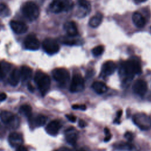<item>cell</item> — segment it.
Wrapping results in <instances>:
<instances>
[{
    "mask_svg": "<svg viewBox=\"0 0 151 151\" xmlns=\"http://www.w3.org/2000/svg\"><path fill=\"white\" fill-rule=\"evenodd\" d=\"M34 81L42 96H44L48 91L51 81L50 77L41 70H37L34 76Z\"/></svg>",
    "mask_w": 151,
    "mask_h": 151,
    "instance_id": "obj_1",
    "label": "cell"
},
{
    "mask_svg": "<svg viewBox=\"0 0 151 151\" xmlns=\"http://www.w3.org/2000/svg\"><path fill=\"white\" fill-rule=\"evenodd\" d=\"M22 14L29 21H34L38 18L40 15V9L36 4L32 1L25 2L21 8Z\"/></svg>",
    "mask_w": 151,
    "mask_h": 151,
    "instance_id": "obj_2",
    "label": "cell"
},
{
    "mask_svg": "<svg viewBox=\"0 0 151 151\" xmlns=\"http://www.w3.org/2000/svg\"><path fill=\"white\" fill-rule=\"evenodd\" d=\"M122 69L127 77L132 78L134 74H140L142 71L139 62L135 59L124 61L122 64Z\"/></svg>",
    "mask_w": 151,
    "mask_h": 151,
    "instance_id": "obj_3",
    "label": "cell"
},
{
    "mask_svg": "<svg viewBox=\"0 0 151 151\" xmlns=\"http://www.w3.org/2000/svg\"><path fill=\"white\" fill-rule=\"evenodd\" d=\"M73 6L72 0H53L50 5V9L54 13H60L70 10Z\"/></svg>",
    "mask_w": 151,
    "mask_h": 151,
    "instance_id": "obj_4",
    "label": "cell"
},
{
    "mask_svg": "<svg viewBox=\"0 0 151 151\" xmlns=\"http://www.w3.org/2000/svg\"><path fill=\"white\" fill-rule=\"evenodd\" d=\"M134 123L142 130H147L151 127V119L144 113H137L133 117Z\"/></svg>",
    "mask_w": 151,
    "mask_h": 151,
    "instance_id": "obj_5",
    "label": "cell"
},
{
    "mask_svg": "<svg viewBox=\"0 0 151 151\" xmlns=\"http://www.w3.org/2000/svg\"><path fill=\"white\" fill-rule=\"evenodd\" d=\"M52 74L53 78L57 82L62 84L66 83L70 77L69 72L64 68H57L54 69L52 72Z\"/></svg>",
    "mask_w": 151,
    "mask_h": 151,
    "instance_id": "obj_6",
    "label": "cell"
},
{
    "mask_svg": "<svg viewBox=\"0 0 151 151\" xmlns=\"http://www.w3.org/2000/svg\"><path fill=\"white\" fill-rule=\"evenodd\" d=\"M42 47L47 53L51 55L57 53L60 50V46L57 42L51 38H47L44 40Z\"/></svg>",
    "mask_w": 151,
    "mask_h": 151,
    "instance_id": "obj_7",
    "label": "cell"
},
{
    "mask_svg": "<svg viewBox=\"0 0 151 151\" xmlns=\"http://www.w3.org/2000/svg\"><path fill=\"white\" fill-rule=\"evenodd\" d=\"M84 88V80L80 74H75L71 82L70 90L73 93L80 92Z\"/></svg>",
    "mask_w": 151,
    "mask_h": 151,
    "instance_id": "obj_8",
    "label": "cell"
},
{
    "mask_svg": "<svg viewBox=\"0 0 151 151\" xmlns=\"http://www.w3.org/2000/svg\"><path fill=\"white\" fill-rule=\"evenodd\" d=\"M24 46L26 49L29 50H37L40 48V43L37 37L32 34H29L24 40Z\"/></svg>",
    "mask_w": 151,
    "mask_h": 151,
    "instance_id": "obj_9",
    "label": "cell"
},
{
    "mask_svg": "<svg viewBox=\"0 0 151 151\" xmlns=\"http://www.w3.org/2000/svg\"><path fill=\"white\" fill-rule=\"evenodd\" d=\"M133 91L137 95L142 96L145 94L147 90L146 82L143 80H137L132 86Z\"/></svg>",
    "mask_w": 151,
    "mask_h": 151,
    "instance_id": "obj_10",
    "label": "cell"
},
{
    "mask_svg": "<svg viewBox=\"0 0 151 151\" xmlns=\"http://www.w3.org/2000/svg\"><path fill=\"white\" fill-rule=\"evenodd\" d=\"M8 141L10 145L13 147H18L22 145L24 140L22 135L17 132L11 133L8 137Z\"/></svg>",
    "mask_w": 151,
    "mask_h": 151,
    "instance_id": "obj_11",
    "label": "cell"
},
{
    "mask_svg": "<svg viewBox=\"0 0 151 151\" xmlns=\"http://www.w3.org/2000/svg\"><path fill=\"white\" fill-rule=\"evenodd\" d=\"M10 27L14 32L18 34H24L28 30V27L25 23L18 21H11Z\"/></svg>",
    "mask_w": 151,
    "mask_h": 151,
    "instance_id": "obj_12",
    "label": "cell"
},
{
    "mask_svg": "<svg viewBox=\"0 0 151 151\" xmlns=\"http://www.w3.org/2000/svg\"><path fill=\"white\" fill-rule=\"evenodd\" d=\"M61 127V123L58 120H55L50 122L45 127L47 133L51 136H55L58 134Z\"/></svg>",
    "mask_w": 151,
    "mask_h": 151,
    "instance_id": "obj_13",
    "label": "cell"
},
{
    "mask_svg": "<svg viewBox=\"0 0 151 151\" xmlns=\"http://www.w3.org/2000/svg\"><path fill=\"white\" fill-rule=\"evenodd\" d=\"M0 117L2 122L7 125L12 126L14 123L16 122V117L11 112L6 110L1 111Z\"/></svg>",
    "mask_w": 151,
    "mask_h": 151,
    "instance_id": "obj_14",
    "label": "cell"
},
{
    "mask_svg": "<svg viewBox=\"0 0 151 151\" xmlns=\"http://www.w3.org/2000/svg\"><path fill=\"white\" fill-rule=\"evenodd\" d=\"M78 138V132L76 129L71 127L65 131V139L67 142L71 145H75Z\"/></svg>",
    "mask_w": 151,
    "mask_h": 151,
    "instance_id": "obj_15",
    "label": "cell"
},
{
    "mask_svg": "<svg viewBox=\"0 0 151 151\" xmlns=\"http://www.w3.org/2000/svg\"><path fill=\"white\" fill-rule=\"evenodd\" d=\"M116 65L112 61H107L105 62L102 66V73L105 76L111 75L116 70Z\"/></svg>",
    "mask_w": 151,
    "mask_h": 151,
    "instance_id": "obj_16",
    "label": "cell"
},
{
    "mask_svg": "<svg viewBox=\"0 0 151 151\" xmlns=\"http://www.w3.org/2000/svg\"><path fill=\"white\" fill-rule=\"evenodd\" d=\"M64 27L67 34L70 37L76 36L78 33L76 24L74 21H68L65 22Z\"/></svg>",
    "mask_w": 151,
    "mask_h": 151,
    "instance_id": "obj_17",
    "label": "cell"
},
{
    "mask_svg": "<svg viewBox=\"0 0 151 151\" xmlns=\"http://www.w3.org/2000/svg\"><path fill=\"white\" fill-rule=\"evenodd\" d=\"M19 71L21 78L22 81H28L32 77V70L30 67L27 65H23L21 67V70Z\"/></svg>",
    "mask_w": 151,
    "mask_h": 151,
    "instance_id": "obj_18",
    "label": "cell"
},
{
    "mask_svg": "<svg viewBox=\"0 0 151 151\" xmlns=\"http://www.w3.org/2000/svg\"><path fill=\"white\" fill-rule=\"evenodd\" d=\"M20 78V71L17 68H15L11 71L9 75L8 81L11 86H16L19 83Z\"/></svg>",
    "mask_w": 151,
    "mask_h": 151,
    "instance_id": "obj_19",
    "label": "cell"
},
{
    "mask_svg": "<svg viewBox=\"0 0 151 151\" xmlns=\"http://www.w3.org/2000/svg\"><path fill=\"white\" fill-rule=\"evenodd\" d=\"M132 21L134 24L139 28H142L145 26L146 21L143 15L139 12H134L132 16Z\"/></svg>",
    "mask_w": 151,
    "mask_h": 151,
    "instance_id": "obj_20",
    "label": "cell"
},
{
    "mask_svg": "<svg viewBox=\"0 0 151 151\" xmlns=\"http://www.w3.org/2000/svg\"><path fill=\"white\" fill-rule=\"evenodd\" d=\"M93 90L98 94H103L107 90V86L101 81H95L92 85Z\"/></svg>",
    "mask_w": 151,
    "mask_h": 151,
    "instance_id": "obj_21",
    "label": "cell"
},
{
    "mask_svg": "<svg viewBox=\"0 0 151 151\" xmlns=\"http://www.w3.org/2000/svg\"><path fill=\"white\" fill-rule=\"evenodd\" d=\"M103 20V15L100 13H96L89 21V25L93 27H97L102 22Z\"/></svg>",
    "mask_w": 151,
    "mask_h": 151,
    "instance_id": "obj_22",
    "label": "cell"
},
{
    "mask_svg": "<svg viewBox=\"0 0 151 151\" xmlns=\"http://www.w3.org/2000/svg\"><path fill=\"white\" fill-rule=\"evenodd\" d=\"M10 68V64L6 62L0 63V80L5 76Z\"/></svg>",
    "mask_w": 151,
    "mask_h": 151,
    "instance_id": "obj_23",
    "label": "cell"
},
{
    "mask_svg": "<svg viewBox=\"0 0 151 151\" xmlns=\"http://www.w3.org/2000/svg\"><path fill=\"white\" fill-rule=\"evenodd\" d=\"M47 120L46 116L44 115H38L34 120V123H32L34 126H44Z\"/></svg>",
    "mask_w": 151,
    "mask_h": 151,
    "instance_id": "obj_24",
    "label": "cell"
},
{
    "mask_svg": "<svg viewBox=\"0 0 151 151\" xmlns=\"http://www.w3.org/2000/svg\"><path fill=\"white\" fill-rule=\"evenodd\" d=\"M20 112L27 117H29L31 115L32 108L29 105L24 104L21 106L19 109Z\"/></svg>",
    "mask_w": 151,
    "mask_h": 151,
    "instance_id": "obj_25",
    "label": "cell"
},
{
    "mask_svg": "<svg viewBox=\"0 0 151 151\" xmlns=\"http://www.w3.org/2000/svg\"><path fill=\"white\" fill-rule=\"evenodd\" d=\"M115 147L117 149H123V150H132L133 145L129 143H119L116 145Z\"/></svg>",
    "mask_w": 151,
    "mask_h": 151,
    "instance_id": "obj_26",
    "label": "cell"
},
{
    "mask_svg": "<svg viewBox=\"0 0 151 151\" xmlns=\"http://www.w3.org/2000/svg\"><path fill=\"white\" fill-rule=\"evenodd\" d=\"M9 14H10L9 9L8 8V7L4 4H0V15L2 17H6L9 15Z\"/></svg>",
    "mask_w": 151,
    "mask_h": 151,
    "instance_id": "obj_27",
    "label": "cell"
},
{
    "mask_svg": "<svg viewBox=\"0 0 151 151\" xmlns=\"http://www.w3.org/2000/svg\"><path fill=\"white\" fill-rule=\"evenodd\" d=\"M104 47L103 45H98L96 47H94V48H93L92 50V53L95 56H98L101 55L103 51H104Z\"/></svg>",
    "mask_w": 151,
    "mask_h": 151,
    "instance_id": "obj_28",
    "label": "cell"
},
{
    "mask_svg": "<svg viewBox=\"0 0 151 151\" xmlns=\"http://www.w3.org/2000/svg\"><path fill=\"white\" fill-rule=\"evenodd\" d=\"M78 4L79 5L86 10L90 9V4L87 0H78Z\"/></svg>",
    "mask_w": 151,
    "mask_h": 151,
    "instance_id": "obj_29",
    "label": "cell"
},
{
    "mask_svg": "<svg viewBox=\"0 0 151 151\" xmlns=\"http://www.w3.org/2000/svg\"><path fill=\"white\" fill-rule=\"evenodd\" d=\"M104 132H105V134H106V137H105V138L104 139V141L107 142H108V141H109L110 140L111 137V134L110 133V130H109V129L108 128L106 127L104 129Z\"/></svg>",
    "mask_w": 151,
    "mask_h": 151,
    "instance_id": "obj_30",
    "label": "cell"
},
{
    "mask_svg": "<svg viewBox=\"0 0 151 151\" xmlns=\"http://www.w3.org/2000/svg\"><path fill=\"white\" fill-rule=\"evenodd\" d=\"M72 108L75 110H85L86 109V106L84 104H74L72 106Z\"/></svg>",
    "mask_w": 151,
    "mask_h": 151,
    "instance_id": "obj_31",
    "label": "cell"
},
{
    "mask_svg": "<svg viewBox=\"0 0 151 151\" xmlns=\"http://www.w3.org/2000/svg\"><path fill=\"white\" fill-rule=\"evenodd\" d=\"M124 137L129 141H131L133 139V134L132 133H131L130 132H127L124 134Z\"/></svg>",
    "mask_w": 151,
    "mask_h": 151,
    "instance_id": "obj_32",
    "label": "cell"
},
{
    "mask_svg": "<svg viewBox=\"0 0 151 151\" xmlns=\"http://www.w3.org/2000/svg\"><path fill=\"white\" fill-rule=\"evenodd\" d=\"M66 117L71 122H75L76 120V117L72 114H67L66 115Z\"/></svg>",
    "mask_w": 151,
    "mask_h": 151,
    "instance_id": "obj_33",
    "label": "cell"
},
{
    "mask_svg": "<svg viewBox=\"0 0 151 151\" xmlns=\"http://www.w3.org/2000/svg\"><path fill=\"white\" fill-rule=\"evenodd\" d=\"M78 126H79V127L83 128V127H86L87 126V123H86V122L84 120H80L78 121Z\"/></svg>",
    "mask_w": 151,
    "mask_h": 151,
    "instance_id": "obj_34",
    "label": "cell"
},
{
    "mask_svg": "<svg viewBox=\"0 0 151 151\" xmlns=\"http://www.w3.org/2000/svg\"><path fill=\"white\" fill-rule=\"evenodd\" d=\"M16 151H28L27 147H25L24 146L21 145L19 147H18L16 149Z\"/></svg>",
    "mask_w": 151,
    "mask_h": 151,
    "instance_id": "obj_35",
    "label": "cell"
},
{
    "mask_svg": "<svg viewBox=\"0 0 151 151\" xmlns=\"http://www.w3.org/2000/svg\"><path fill=\"white\" fill-rule=\"evenodd\" d=\"M6 99V94L4 93H0V101H4Z\"/></svg>",
    "mask_w": 151,
    "mask_h": 151,
    "instance_id": "obj_36",
    "label": "cell"
},
{
    "mask_svg": "<svg viewBox=\"0 0 151 151\" xmlns=\"http://www.w3.org/2000/svg\"><path fill=\"white\" fill-rule=\"evenodd\" d=\"M122 114V110H119V111H118L117 112L116 119L115 120H116V122H117V120L120 118V117H121Z\"/></svg>",
    "mask_w": 151,
    "mask_h": 151,
    "instance_id": "obj_37",
    "label": "cell"
},
{
    "mask_svg": "<svg viewBox=\"0 0 151 151\" xmlns=\"http://www.w3.org/2000/svg\"><path fill=\"white\" fill-rule=\"evenodd\" d=\"M28 88L29 90H30L31 91H34V87L31 84H28Z\"/></svg>",
    "mask_w": 151,
    "mask_h": 151,
    "instance_id": "obj_38",
    "label": "cell"
},
{
    "mask_svg": "<svg viewBox=\"0 0 151 151\" xmlns=\"http://www.w3.org/2000/svg\"><path fill=\"white\" fill-rule=\"evenodd\" d=\"M55 151H67V150L65 148H60V149H57Z\"/></svg>",
    "mask_w": 151,
    "mask_h": 151,
    "instance_id": "obj_39",
    "label": "cell"
},
{
    "mask_svg": "<svg viewBox=\"0 0 151 151\" xmlns=\"http://www.w3.org/2000/svg\"><path fill=\"white\" fill-rule=\"evenodd\" d=\"M136 1H137V2H143V1H146V0H136Z\"/></svg>",
    "mask_w": 151,
    "mask_h": 151,
    "instance_id": "obj_40",
    "label": "cell"
},
{
    "mask_svg": "<svg viewBox=\"0 0 151 151\" xmlns=\"http://www.w3.org/2000/svg\"><path fill=\"white\" fill-rule=\"evenodd\" d=\"M77 151H84L83 150H77Z\"/></svg>",
    "mask_w": 151,
    "mask_h": 151,
    "instance_id": "obj_41",
    "label": "cell"
}]
</instances>
